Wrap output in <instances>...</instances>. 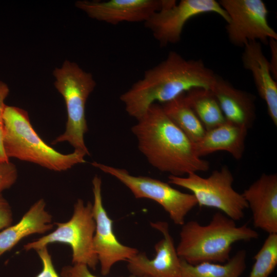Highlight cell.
Segmentation results:
<instances>
[{
  "label": "cell",
  "mask_w": 277,
  "mask_h": 277,
  "mask_svg": "<svg viewBox=\"0 0 277 277\" xmlns=\"http://www.w3.org/2000/svg\"><path fill=\"white\" fill-rule=\"evenodd\" d=\"M12 222V213L11 207L2 193H0V231L10 226Z\"/></svg>",
  "instance_id": "4316f807"
},
{
  "label": "cell",
  "mask_w": 277,
  "mask_h": 277,
  "mask_svg": "<svg viewBox=\"0 0 277 277\" xmlns=\"http://www.w3.org/2000/svg\"><path fill=\"white\" fill-rule=\"evenodd\" d=\"M219 2L229 18L226 30L232 45L243 47L249 42L266 44L270 38L277 39V33L268 22V10L262 0H220Z\"/></svg>",
  "instance_id": "30bf717a"
},
{
  "label": "cell",
  "mask_w": 277,
  "mask_h": 277,
  "mask_svg": "<svg viewBox=\"0 0 277 277\" xmlns=\"http://www.w3.org/2000/svg\"><path fill=\"white\" fill-rule=\"evenodd\" d=\"M168 180L169 183L190 190L200 207L216 208L235 221L241 220L248 208L242 194L233 189L234 177L226 166L213 171L207 177L191 173L186 176L169 175Z\"/></svg>",
  "instance_id": "8992f818"
},
{
  "label": "cell",
  "mask_w": 277,
  "mask_h": 277,
  "mask_svg": "<svg viewBox=\"0 0 277 277\" xmlns=\"http://www.w3.org/2000/svg\"><path fill=\"white\" fill-rule=\"evenodd\" d=\"M248 131L245 127L226 121L206 131L203 138L194 144L195 153L202 158L216 151H224L239 160L245 151Z\"/></svg>",
  "instance_id": "e0dca14e"
},
{
  "label": "cell",
  "mask_w": 277,
  "mask_h": 277,
  "mask_svg": "<svg viewBox=\"0 0 277 277\" xmlns=\"http://www.w3.org/2000/svg\"><path fill=\"white\" fill-rule=\"evenodd\" d=\"M45 206L43 199L38 200L18 223L0 231V256L25 237L44 233L53 228L52 217L45 210Z\"/></svg>",
  "instance_id": "ac0fdd59"
},
{
  "label": "cell",
  "mask_w": 277,
  "mask_h": 277,
  "mask_svg": "<svg viewBox=\"0 0 277 277\" xmlns=\"http://www.w3.org/2000/svg\"><path fill=\"white\" fill-rule=\"evenodd\" d=\"M53 75L54 86L65 102L67 121L65 132L51 144L67 142L74 150L84 151L89 155L84 141V135L88 131L86 104L96 82L91 73L68 60H65L61 67L55 68Z\"/></svg>",
  "instance_id": "5b68a950"
},
{
  "label": "cell",
  "mask_w": 277,
  "mask_h": 277,
  "mask_svg": "<svg viewBox=\"0 0 277 277\" xmlns=\"http://www.w3.org/2000/svg\"><path fill=\"white\" fill-rule=\"evenodd\" d=\"M186 100L206 130L226 122L220 105L211 90L192 89L185 94Z\"/></svg>",
  "instance_id": "44dd1931"
},
{
  "label": "cell",
  "mask_w": 277,
  "mask_h": 277,
  "mask_svg": "<svg viewBox=\"0 0 277 277\" xmlns=\"http://www.w3.org/2000/svg\"><path fill=\"white\" fill-rule=\"evenodd\" d=\"M94 202L92 213L95 222L93 240V249L101 265V273L108 274L116 263L128 261L138 251L121 244L113 230V221L104 207L102 195V180L97 175L92 180Z\"/></svg>",
  "instance_id": "8fae6325"
},
{
  "label": "cell",
  "mask_w": 277,
  "mask_h": 277,
  "mask_svg": "<svg viewBox=\"0 0 277 277\" xmlns=\"http://www.w3.org/2000/svg\"><path fill=\"white\" fill-rule=\"evenodd\" d=\"M206 13H214L227 23L229 18L219 2L215 0H163L160 10L145 23L161 47L179 43L186 23L191 18Z\"/></svg>",
  "instance_id": "9c48e42d"
},
{
  "label": "cell",
  "mask_w": 277,
  "mask_h": 277,
  "mask_svg": "<svg viewBox=\"0 0 277 277\" xmlns=\"http://www.w3.org/2000/svg\"><path fill=\"white\" fill-rule=\"evenodd\" d=\"M56 229L51 233L24 245L26 251L37 250L49 244H68L72 251V264H83L95 269L98 263L93 246L95 222L93 216L92 204L85 205L78 199L74 206L71 218L67 222L56 223Z\"/></svg>",
  "instance_id": "52a82bcc"
},
{
  "label": "cell",
  "mask_w": 277,
  "mask_h": 277,
  "mask_svg": "<svg viewBox=\"0 0 277 277\" xmlns=\"http://www.w3.org/2000/svg\"><path fill=\"white\" fill-rule=\"evenodd\" d=\"M254 259L249 277H268L277 265V233L268 234Z\"/></svg>",
  "instance_id": "7402d4cb"
},
{
  "label": "cell",
  "mask_w": 277,
  "mask_h": 277,
  "mask_svg": "<svg viewBox=\"0 0 277 277\" xmlns=\"http://www.w3.org/2000/svg\"><path fill=\"white\" fill-rule=\"evenodd\" d=\"M17 171L15 165L10 161H0V193L10 188L16 182Z\"/></svg>",
  "instance_id": "603a6c76"
},
{
  "label": "cell",
  "mask_w": 277,
  "mask_h": 277,
  "mask_svg": "<svg viewBox=\"0 0 277 277\" xmlns=\"http://www.w3.org/2000/svg\"><path fill=\"white\" fill-rule=\"evenodd\" d=\"M61 277H98L91 273L88 267L83 264H74L73 266H67L62 268ZM128 277H136L131 275Z\"/></svg>",
  "instance_id": "484cf974"
},
{
  "label": "cell",
  "mask_w": 277,
  "mask_h": 277,
  "mask_svg": "<svg viewBox=\"0 0 277 277\" xmlns=\"http://www.w3.org/2000/svg\"><path fill=\"white\" fill-rule=\"evenodd\" d=\"M3 121V145L9 159L16 158L56 171L86 162L85 156L88 155L84 151L74 150L65 154L46 144L33 129L24 109L6 105Z\"/></svg>",
  "instance_id": "277c9868"
},
{
  "label": "cell",
  "mask_w": 277,
  "mask_h": 277,
  "mask_svg": "<svg viewBox=\"0 0 277 277\" xmlns=\"http://www.w3.org/2000/svg\"><path fill=\"white\" fill-rule=\"evenodd\" d=\"M252 214L254 226L277 233V175L263 173L242 193Z\"/></svg>",
  "instance_id": "5bb4252c"
},
{
  "label": "cell",
  "mask_w": 277,
  "mask_h": 277,
  "mask_svg": "<svg viewBox=\"0 0 277 277\" xmlns=\"http://www.w3.org/2000/svg\"><path fill=\"white\" fill-rule=\"evenodd\" d=\"M216 75L202 60L186 59L171 51L120 98L128 115L138 120L154 103L165 104L196 88L210 89Z\"/></svg>",
  "instance_id": "6da1fadb"
},
{
  "label": "cell",
  "mask_w": 277,
  "mask_h": 277,
  "mask_svg": "<svg viewBox=\"0 0 277 277\" xmlns=\"http://www.w3.org/2000/svg\"><path fill=\"white\" fill-rule=\"evenodd\" d=\"M91 165L123 183L135 198L148 199L157 203L176 225L182 226L187 214L197 205L192 194L181 192L168 183L148 176H134L125 169L95 162Z\"/></svg>",
  "instance_id": "ba28073f"
},
{
  "label": "cell",
  "mask_w": 277,
  "mask_h": 277,
  "mask_svg": "<svg viewBox=\"0 0 277 277\" xmlns=\"http://www.w3.org/2000/svg\"><path fill=\"white\" fill-rule=\"evenodd\" d=\"M185 94L161 105L169 118L195 144L203 138L206 130L188 104Z\"/></svg>",
  "instance_id": "ffe728a7"
},
{
  "label": "cell",
  "mask_w": 277,
  "mask_h": 277,
  "mask_svg": "<svg viewBox=\"0 0 277 277\" xmlns=\"http://www.w3.org/2000/svg\"><path fill=\"white\" fill-rule=\"evenodd\" d=\"M243 48V66L251 73L258 93L265 102L268 114L276 127L277 83L272 75L269 61L260 42H249Z\"/></svg>",
  "instance_id": "9a60e30c"
},
{
  "label": "cell",
  "mask_w": 277,
  "mask_h": 277,
  "mask_svg": "<svg viewBox=\"0 0 277 277\" xmlns=\"http://www.w3.org/2000/svg\"><path fill=\"white\" fill-rule=\"evenodd\" d=\"M163 0H81L75 7L89 17L109 24L123 22L145 23L160 10Z\"/></svg>",
  "instance_id": "4fadbf2b"
},
{
  "label": "cell",
  "mask_w": 277,
  "mask_h": 277,
  "mask_svg": "<svg viewBox=\"0 0 277 277\" xmlns=\"http://www.w3.org/2000/svg\"><path fill=\"white\" fill-rule=\"evenodd\" d=\"M150 225L163 236L154 246L155 255L149 259L145 253L138 252L127 261L129 271L136 277H180L181 259L168 223L158 221L151 222Z\"/></svg>",
  "instance_id": "7c38bea8"
},
{
  "label": "cell",
  "mask_w": 277,
  "mask_h": 277,
  "mask_svg": "<svg viewBox=\"0 0 277 277\" xmlns=\"http://www.w3.org/2000/svg\"><path fill=\"white\" fill-rule=\"evenodd\" d=\"M9 88L7 84L0 81V161L1 162L9 161V159L5 154L3 145V115L6 106L5 101L9 95Z\"/></svg>",
  "instance_id": "cb8c5ba5"
},
{
  "label": "cell",
  "mask_w": 277,
  "mask_h": 277,
  "mask_svg": "<svg viewBox=\"0 0 277 277\" xmlns=\"http://www.w3.org/2000/svg\"><path fill=\"white\" fill-rule=\"evenodd\" d=\"M131 131L139 151L160 171L183 176L210 168L209 162L196 155L194 144L169 118L160 104L151 105Z\"/></svg>",
  "instance_id": "7a4b0ae2"
},
{
  "label": "cell",
  "mask_w": 277,
  "mask_h": 277,
  "mask_svg": "<svg viewBox=\"0 0 277 277\" xmlns=\"http://www.w3.org/2000/svg\"><path fill=\"white\" fill-rule=\"evenodd\" d=\"M210 90L216 97L226 121L248 129L252 127L256 118L255 96L234 87L217 74Z\"/></svg>",
  "instance_id": "2e32d148"
},
{
  "label": "cell",
  "mask_w": 277,
  "mask_h": 277,
  "mask_svg": "<svg viewBox=\"0 0 277 277\" xmlns=\"http://www.w3.org/2000/svg\"><path fill=\"white\" fill-rule=\"evenodd\" d=\"M246 252L238 251L224 264L203 262L190 264L181 259L180 277H240L246 267Z\"/></svg>",
  "instance_id": "d6986e66"
},
{
  "label": "cell",
  "mask_w": 277,
  "mask_h": 277,
  "mask_svg": "<svg viewBox=\"0 0 277 277\" xmlns=\"http://www.w3.org/2000/svg\"><path fill=\"white\" fill-rule=\"evenodd\" d=\"M36 251L42 261L43 267L41 271L35 277H60L54 267L47 246Z\"/></svg>",
  "instance_id": "d4e9b609"
},
{
  "label": "cell",
  "mask_w": 277,
  "mask_h": 277,
  "mask_svg": "<svg viewBox=\"0 0 277 277\" xmlns=\"http://www.w3.org/2000/svg\"><path fill=\"white\" fill-rule=\"evenodd\" d=\"M176 247L180 259L196 265L203 262L224 263L230 258L234 243L257 239L258 233L221 212L215 213L207 225L190 221L182 226Z\"/></svg>",
  "instance_id": "3957f363"
},
{
  "label": "cell",
  "mask_w": 277,
  "mask_h": 277,
  "mask_svg": "<svg viewBox=\"0 0 277 277\" xmlns=\"http://www.w3.org/2000/svg\"><path fill=\"white\" fill-rule=\"evenodd\" d=\"M271 53L269 61L272 75L275 80H277V39L270 38L268 41Z\"/></svg>",
  "instance_id": "83f0119b"
}]
</instances>
